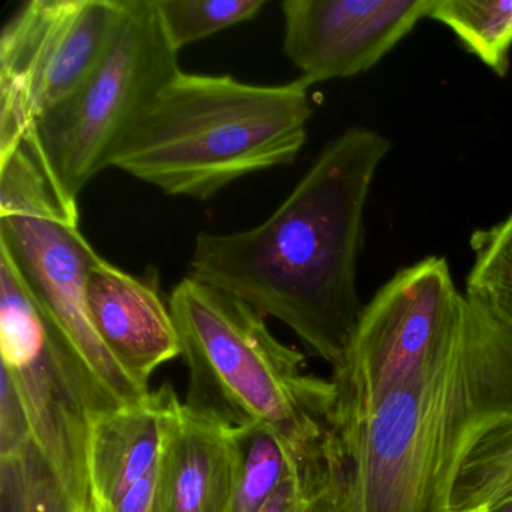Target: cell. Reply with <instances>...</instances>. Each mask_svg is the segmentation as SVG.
I'll use <instances>...</instances> for the list:
<instances>
[{
    "instance_id": "15",
    "label": "cell",
    "mask_w": 512,
    "mask_h": 512,
    "mask_svg": "<svg viewBox=\"0 0 512 512\" xmlns=\"http://www.w3.org/2000/svg\"><path fill=\"white\" fill-rule=\"evenodd\" d=\"M428 19L446 26L494 74L506 76L512 49L511 0H434Z\"/></svg>"
},
{
    "instance_id": "6",
    "label": "cell",
    "mask_w": 512,
    "mask_h": 512,
    "mask_svg": "<svg viewBox=\"0 0 512 512\" xmlns=\"http://www.w3.org/2000/svg\"><path fill=\"white\" fill-rule=\"evenodd\" d=\"M0 248L25 278L53 325L118 406L148 397L98 337L86 283L100 254L79 229V211L59 199L25 145L0 157Z\"/></svg>"
},
{
    "instance_id": "16",
    "label": "cell",
    "mask_w": 512,
    "mask_h": 512,
    "mask_svg": "<svg viewBox=\"0 0 512 512\" xmlns=\"http://www.w3.org/2000/svg\"><path fill=\"white\" fill-rule=\"evenodd\" d=\"M241 439V475L232 512L262 511L281 485L299 472L325 443L313 454L298 455L266 428H241Z\"/></svg>"
},
{
    "instance_id": "23",
    "label": "cell",
    "mask_w": 512,
    "mask_h": 512,
    "mask_svg": "<svg viewBox=\"0 0 512 512\" xmlns=\"http://www.w3.org/2000/svg\"><path fill=\"white\" fill-rule=\"evenodd\" d=\"M487 512H512V496L503 502L497 503L493 508L488 509Z\"/></svg>"
},
{
    "instance_id": "17",
    "label": "cell",
    "mask_w": 512,
    "mask_h": 512,
    "mask_svg": "<svg viewBox=\"0 0 512 512\" xmlns=\"http://www.w3.org/2000/svg\"><path fill=\"white\" fill-rule=\"evenodd\" d=\"M473 265L466 296L512 323V212L488 229L470 236Z\"/></svg>"
},
{
    "instance_id": "4",
    "label": "cell",
    "mask_w": 512,
    "mask_h": 512,
    "mask_svg": "<svg viewBox=\"0 0 512 512\" xmlns=\"http://www.w3.org/2000/svg\"><path fill=\"white\" fill-rule=\"evenodd\" d=\"M169 308L188 370L187 406L271 430L298 455L322 446L334 385L307 373L305 356L277 340L263 314L190 275L172 290Z\"/></svg>"
},
{
    "instance_id": "9",
    "label": "cell",
    "mask_w": 512,
    "mask_h": 512,
    "mask_svg": "<svg viewBox=\"0 0 512 512\" xmlns=\"http://www.w3.org/2000/svg\"><path fill=\"white\" fill-rule=\"evenodd\" d=\"M122 0H31L0 34V157L73 94L103 56Z\"/></svg>"
},
{
    "instance_id": "21",
    "label": "cell",
    "mask_w": 512,
    "mask_h": 512,
    "mask_svg": "<svg viewBox=\"0 0 512 512\" xmlns=\"http://www.w3.org/2000/svg\"><path fill=\"white\" fill-rule=\"evenodd\" d=\"M170 440L172 436L160 460L145 478L140 479L119 502L94 509V512H172L170 511Z\"/></svg>"
},
{
    "instance_id": "19",
    "label": "cell",
    "mask_w": 512,
    "mask_h": 512,
    "mask_svg": "<svg viewBox=\"0 0 512 512\" xmlns=\"http://www.w3.org/2000/svg\"><path fill=\"white\" fill-rule=\"evenodd\" d=\"M170 46L181 52L190 44L254 19L266 0H154Z\"/></svg>"
},
{
    "instance_id": "22",
    "label": "cell",
    "mask_w": 512,
    "mask_h": 512,
    "mask_svg": "<svg viewBox=\"0 0 512 512\" xmlns=\"http://www.w3.org/2000/svg\"><path fill=\"white\" fill-rule=\"evenodd\" d=\"M32 436L22 401L7 374L0 379V458L10 457L31 445Z\"/></svg>"
},
{
    "instance_id": "7",
    "label": "cell",
    "mask_w": 512,
    "mask_h": 512,
    "mask_svg": "<svg viewBox=\"0 0 512 512\" xmlns=\"http://www.w3.org/2000/svg\"><path fill=\"white\" fill-rule=\"evenodd\" d=\"M2 373L16 388L38 449L79 512H92L88 451L92 422L118 404L74 355L0 248Z\"/></svg>"
},
{
    "instance_id": "14",
    "label": "cell",
    "mask_w": 512,
    "mask_h": 512,
    "mask_svg": "<svg viewBox=\"0 0 512 512\" xmlns=\"http://www.w3.org/2000/svg\"><path fill=\"white\" fill-rule=\"evenodd\" d=\"M512 496V413L491 422L455 473L449 512H487Z\"/></svg>"
},
{
    "instance_id": "2",
    "label": "cell",
    "mask_w": 512,
    "mask_h": 512,
    "mask_svg": "<svg viewBox=\"0 0 512 512\" xmlns=\"http://www.w3.org/2000/svg\"><path fill=\"white\" fill-rule=\"evenodd\" d=\"M460 329L364 418L331 424L323 512H449L476 437L512 413V323L464 295Z\"/></svg>"
},
{
    "instance_id": "13",
    "label": "cell",
    "mask_w": 512,
    "mask_h": 512,
    "mask_svg": "<svg viewBox=\"0 0 512 512\" xmlns=\"http://www.w3.org/2000/svg\"><path fill=\"white\" fill-rule=\"evenodd\" d=\"M241 463V428L182 403L170 440V511L232 512Z\"/></svg>"
},
{
    "instance_id": "3",
    "label": "cell",
    "mask_w": 512,
    "mask_h": 512,
    "mask_svg": "<svg viewBox=\"0 0 512 512\" xmlns=\"http://www.w3.org/2000/svg\"><path fill=\"white\" fill-rule=\"evenodd\" d=\"M311 86L251 85L179 71L128 125L109 167L169 196L208 200L233 182L295 163Z\"/></svg>"
},
{
    "instance_id": "20",
    "label": "cell",
    "mask_w": 512,
    "mask_h": 512,
    "mask_svg": "<svg viewBox=\"0 0 512 512\" xmlns=\"http://www.w3.org/2000/svg\"><path fill=\"white\" fill-rule=\"evenodd\" d=\"M326 442V439H325ZM328 464L323 448L287 479L260 512H323L325 511Z\"/></svg>"
},
{
    "instance_id": "18",
    "label": "cell",
    "mask_w": 512,
    "mask_h": 512,
    "mask_svg": "<svg viewBox=\"0 0 512 512\" xmlns=\"http://www.w3.org/2000/svg\"><path fill=\"white\" fill-rule=\"evenodd\" d=\"M0 512H79L34 443L0 458Z\"/></svg>"
},
{
    "instance_id": "11",
    "label": "cell",
    "mask_w": 512,
    "mask_h": 512,
    "mask_svg": "<svg viewBox=\"0 0 512 512\" xmlns=\"http://www.w3.org/2000/svg\"><path fill=\"white\" fill-rule=\"evenodd\" d=\"M86 301L95 331L110 355L149 391L152 374L181 356L172 311L157 286L101 257L89 272Z\"/></svg>"
},
{
    "instance_id": "5",
    "label": "cell",
    "mask_w": 512,
    "mask_h": 512,
    "mask_svg": "<svg viewBox=\"0 0 512 512\" xmlns=\"http://www.w3.org/2000/svg\"><path fill=\"white\" fill-rule=\"evenodd\" d=\"M154 0H122L115 31L82 85L44 113L23 145L59 199L79 211L86 185L104 169L128 125L181 71Z\"/></svg>"
},
{
    "instance_id": "12",
    "label": "cell",
    "mask_w": 512,
    "mask_h": 512,
    "mask_svg": "<svg viewBox=\"0 0 512 512\" xmlns=\"http://www.w3.org/2000/svg\"><path fill=\"white\" fill-rule=\"evenodd\" d=\"M181 404L172 383H163L140 403L116 407L92 422V512L119 502L151 472L172 436Z\"/></svg>"
},
{
    "instance_id": "1",
    "label": "cell",
    "mask_w": 512,
    "mask_h": 512,
    "mask_svg": "<svg viewBox=\"0 0 512 512\" xmlns=\"http://www.w3.org/2000/svg\"><path fill=\"white\" fill-rule=\"evenodd\" d=\"M391 149V140L370 128L344 131L263 223L242 232H200L190 277L280 320L334 367L364 308L356 280L365 206Z\"/></svg>"
},
{
    "instance_id": "8",
    "label": "cell",
    "mask_w": 512,
    "mask_h": 512,
    "mask_svg": "<svg viewBox=\"0 0 512 512\" xmlns=\"http://www.w3.org/2000/svg\"><path fill=\"white\" fill-rule=\"evenodd\" d=\"M445 257L400 269L362 308L343 358L332 367L331 424L373 412L457 335L464 313Z\"/></svg>"
},
{
    "instance_id": "10",
    "label": "cell",
    "mask_w": 512,
    "mask_h": 512,
    "mask_svg": "<svg viewBox=\"0 0 512 512\" xmlns=\"http://www.w3.org/2000/svg\"><path fill=\"white\" fill-rule=\"evenodd\" d=\"M434 0H284L283 50L313 86L367 73L391 53Z\"/></svg>"
}]
</instances>
